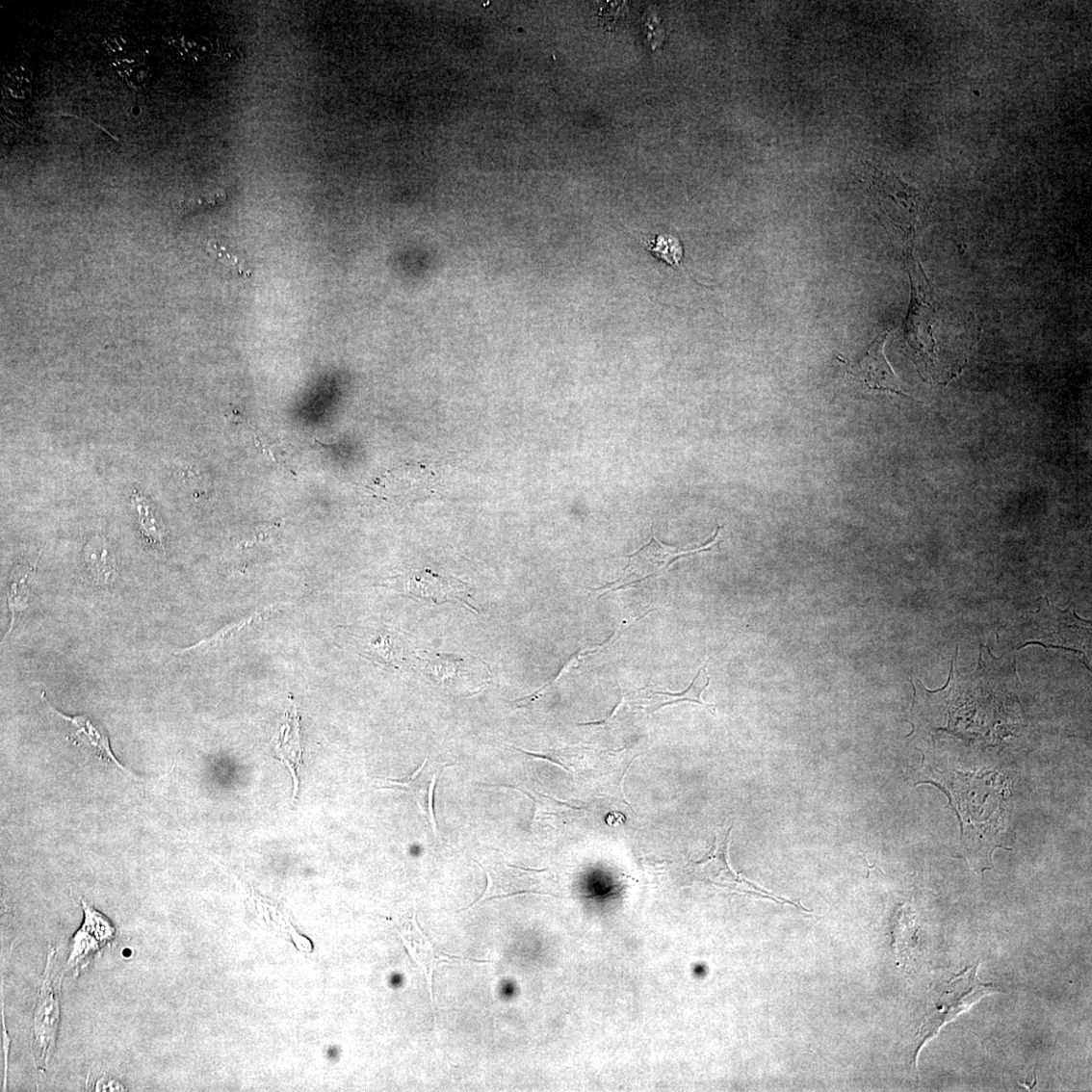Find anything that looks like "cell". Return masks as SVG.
<instances>
[{
	"mask_svg": "<svg viewBox=\"0 0 1092 1092\" xmlns=\"http://www.w3.org/2000/svg\"><path fill=\"white\" fill-rule=\"evenodd\" d=\"M56 953L51 947L33 1011L31 1054L39 1072H46L54 1056L61 1020V979L57 975Z\"/></svg>",
	"mask_w": 1092,
	"mask_h": 1092,
	"instance_id": "obj_1",
	"label": "cell"
},
{
	"mask_svg": "<svg viewBox=\"0 0 1092 1092\" xmlns=\"http://www.w3.org/2000/svg\"><path fill=\"white\" fill-rule=\"evenodd\" d=\"M978 966L979 964L966 968L962 974L949 980L934 1005L929 1007L919 1029L916 1063L923 1046L936 1037L943 1026L953 1021L980 999L997 993L994 984H985L978 979Z\"/></svg>",
	"mask_w": 1092,
	"mask_h": 1092,
	"instance_id": "obj_2",
	"label": "cell"
},
{
	"mask_svg": "<svg viewBox=\"0 0 1092 1092\" xmlns=\"http://www.w3.org/2000/svg\"><path fill=\"white\" fill-rule=\"evenodd\" d=\"M722 530V526L717 525L715 535L693 549L672 548V546L661 543L653 534L649 543L642 546L636 554L629 556V563H627L621 578L592 590H607L605 593L615 592L625 589L627 586L636 585L645 580L661 576L669 571L672 564L683 558L712 552L715 548H719L718 536Z\"/></svg>",
	"mask_w": 1092,
	"mask_h": 1092,
	"instance_id": "obj_3",
	"label": "cell"
},
{
	"mask_svg": "<svg viewBox=\"0 0 1092 1092\" xmlns=\"http://www.w3.org/2000/svg\"><path fill=\"white\" fill-rule=\"evenodd\" d=\"M81 906L85 915L84 923L72 939L67 964V970L74 969L75 975H78L80 970H83L116 938L115 925L106 916L97 912L85 899H81Z\"/></svg>",
	"mask_w": 1092,
	"mask_h": 1092,
	"instance_id": "obj_4",
	"label": "cell"
},
{
	"mask_svg": "<svg viewBox=\"0 0 1092 1092\" xmlns=\"http://www.w3.org/2000/svg\"><path fill=\"white\" fill-rule=\"evenodd\" d=\"M399 585L403 593L415 598L434 604L462 602L477 612L476 607L471 603L470 586L455 578L440 576L425 569L403 575L399 579Z\"/></svg>",
	"mask_w": 1092,
	"mask_h": 1092,
	"instance_id": "obj_5",
	"label": "cell"
},
{
	"mask_svg": "<svg viewBox=\"0 0 1092 1092\" xmlns=\"http://www.w3.org/2000/svg\"><path fill=\"white\" fill-rule=\"evenodd\" d=\"M887 338L888 332L878 336L857 362H847L845 359L841 361L845 364L846 373L863 387L907 397L884 354Z\"/></svg>",
	"mask_w": 1092,
	"mask_h": 1092,
	"instance_id": "obj_6",
	"label": "cell"
},
{
	"mask_svg": "<svg viewBox=\"0 0 1092 1092\" xmlns=\"http://www.w3.org/2000/svg\"><path fill=\"white\" fill-rule=\"evenodd\" d=\"M45 696V693H43L42 697L49 704L51 711H53L58 717L63 718L66 723L70 725L71 733L69 735V740L71 741H73L80 748H83L85 752L91 754L94 759L100 761L101 763L107 765L112 764L118 768H121V770L123 771H127V768L123 765L119 764L117 759L115 757L111 748L109 736L98 722L94 721L88 715H77L74 717L66 716L64 714L56 711L55 708L50 705Z\"/></svg>",
	"mask_w": 1092,
	"mask_h": 1092,
	"instance_id": "obj_7",
	"label": "cell"
},
{
	"mask_svg": "<svg viewBox=\"0 0 1092 1092\" xmlns=\"http://www.w3.org/2000/svg\"><path fill=\"white\" fill-rule=\"evenodd\" d=\"M423 674L437 685L451 684L470 675L488 674L484 664L473 658L455 655H435L421 661Z\"/></svg>",
	"mask_w": 1092,
	"mask_h": 1092,
	"instance_id": "obj_8",
	"label": "cell"
},
{
	"mask_svg": "<svg viewBox=\"0 0 1092 1092\" xmlns=\"http://www.w3.org/2000/svg\"><path fill=\"white\" fill-rule=\"evenodd\" d=\"M428 762V759H425L416 772L409 778L404 780L386 779L383 780L381 785V788L394 789V791L410 795L421 814L427 819H429L430 786L433 780L438 778V770L430 774L431 767L429 766Z\"/></svg>",
	"mask_w": 1092,
	"mask_h": 1092,
	"instance_id": "obj_9",
	"label": "cell"
},
{
	"mask_svg": "<svg viewBox=\"0 0 1092 1092\" xmlns=\"http://www.w3.org/2000/svg\"><path fill=\"white\" fill-rule=\"evenodd\" d=\"M374 632L360 637L364 652L384 663H402L407 652L403 637L390 631Z\"/></svg>",
	"mask_w": 1092,
	"mask_h": 1092,
	"instance_id": "obj_10",
	"label": "cell"
},
{
	"mask_svg": "<svg viewBox=\"0 0 1092 1092\" xmlns=\"http://www.w3.org/2000/svg\"><path fill=\"white\" fill-rule=\"evenodd\" d=\"M705 667H706V665L703 666L702 669H700L698 671V674L694 678V680L691 683V685L689 686V688H688V689H686L685 691H683L681 693L659 692V691H653V690H650V689H645V688H644V689H641V690L637 691L635 693L637 694L638 696L644 697V699L647 700L644 707H642V708H643V710H645L646 712H649L650 714H654V713L662 710V708H663L665 706H669V705L676 704V703L683 702V701H688V702H693V703H697V704H700L702 706H705V707L708 708V710L711 711V713L713 715H715V704H707L704 701H702V699H701V694L705 690V688H707V686L710 685L711 678L710 677L707 678V682L704 686H702V687L697 686V680H698L699 676L701 675V673L703 672V670L705 669Z\"/></svg>",
	"mask_w": 1092,
	"mask_h": 1092,
	"instance_id": "obj_11",
	"label": "cell"
},
{
	"mask_svg": "<svg viewBox=\"0 0 1092 1092\" xmlns=\"http://www.w3.org/2000/svg\"><path fill=\"white\" fill-rule=\"evenodd\" d=\"M642 242L646 249L656 258L664 262L665 265L694 277L684 267V247L679 237L671 234H660L653 239H643Z\"/></svg>",
	"mask_w": 1092,
	"mask_h": 1092,
	"instance_id": "obj_12",
	"label": "cell"
},
{
	"mask_svg": "<svg viewBox=\"0 0 1092 1092\" xmlns=\"http://www.w3.org/2000/svg\"><path fill=\"white\" fill-rule=\"evenodd\" d=\"M133 504H135L141 526V532L151 546L154 548H162L165 541V528L162 525L160 518L152 509L151 504L144 496L140 494L133 495Z\"/></svg>",
	"mask_w": 1092,
	"mask_h": 1092,
	"instance_id": "obj_13",
	"label": "cell"
},
{
	"mask_svg": "<svg viewBox=\"0 0 1092 1092\" xmlns=\"http://www.w3.org/2000/svg\"><path fill=\"white\" fill-rule=\"evenodd\" d=\"M899 919L894 929V947L897 954L906 960L910 953L909 949L917 942V929L913 921L906 920L904 916Z\"/></svg>",
	"mask_w": 1092,
	"mask_h": 1092,
	"instance_id": "obj_14",
	"label": "cell"
},
{
	"mask_svg": "<svg viewBox=\"0 0 1092 1092\" xmlns=\"http://www.w3.org/2000/svg\"><path fill=\"white\" fill-rule=\"evenodd\" d=\"M265 616H266V614L263 613V612L256 614V616H252L250 618H247V620L242 621L239 624L229 626V627H227L226 630L218 633L217 635H215L213 637L209 638L208 640L201 641V642L197 643L196 645L190 647V649L185 650V651H181V652H188V651H194V650H198V649H206V650L211 649V647H213L215 645H219V644H221V643L228 641L233 637L240 634L241 631L243 629H245L246 626H250V625L254 624L255 622L260 621L261 619L265 618Z\"/></svg>",
	"mask_w": 1092,
	"mask_h": 1092,
	"instance_id": "obj_15",
	"label": "cell"
},
{
	"mask_svg": "<svg viewBox=\"0 0 1092 1092\" xmlns=\"http://www.w3.org/2000/svg\"><path fill=\"white\" fill-rule=\"evenodd\" d=\"M87 562L91 574L95 576L97 581L107 583L111 580L114 566L107 549L103 548L96 553L93 546V550L88 556Z\"/></svg>",
	"mask_w": 1092,
	"mask_h": 1092,
	"instance_id": "obj_16",
	"label": "cell"
},
{
	"mask_svg": "<svg viewBox=\"0 0 1092 1092\" xmlns=\"http://www.w3.org/2000/svg\"><path fill=\"white\" fill-rule=\"evenodd\" d=\"M27 577L19 578L11 583L9 589V605L12 612V627L9 632L11 633L13 625L15 621V614L25 609L28 605L29 591L27 585Z\"/></svg>",
	"mask_w": 1092,
	"mask_h": 1092,
	"instance_id": "obj_17",
	"label": "cell"
},
{
	"mask_svg": "<svg viewBox=\"0 0 1092 1092\" xmlns=\"http://www.w3.org/2000/svg\"><path fill=\"white\" fill-rule=\"evenodd\" d=\"M208 251L237 273L246 276L251 275V271L245 259L232 254L225 247L219 246L218 243H210Z\"/></svg>",
	"mask_w": 1092,
	"mask_h": 1092,
	"instance_id": "obj_18",
	"label": "cell"
},
{
	"mask_svg": "<svg viewBox=\"0 0 1092 1092\" xmlns=\"http://www.w3.org/2000/svg\"><path fill=\"white\" fill-rule=\"evenodd\" d=\"M227 199L224 191H217L207 195L181 200L180 209L184 212H195L201 209L214 208Z\"/></svg>",
	"mask_w": 1092,
	"mask_h": 1092,
	"instance_id": "obj_19",
	"label": "cell"
},
{
	"mask_svg": "<svg viewBox=\"0 0 1092 1092\" xmlns=\"http://www.w3.org/2000/svg\"><path fill=\"white\" fill-rule=\"evenodd\" d=\"M127 1088L120 1082L108 1079H99L94 1085V1091H125Z\"/></svg>",
	"mask_w": 1092,
	"mask_h": 1092,
	"instance_id": "obj_20",
	"label": "cell"
},
{
	"mask_svg": "<svg viewBox=\"0 0 1092 1092\" xmlns=\"http://www.w3.org/2000/svg\"><path fill=\"white\" fill-rule=\"evenodd\" d=\"M4 1016L5 1015H4V1011H3V1027H4L3 1035H4V1051H5V1058H6V1060H5V1064H6L5 1072H6V1082H7L8 1059H9V1051H10V1046H11V1040H10V1037H9V1034H8Z\"/></svg>",
	"mask_w": 1092,
	"mask_h": 1092,
	"instance_id": "obj_21",
	"label": "cell"
}]
</instances>
